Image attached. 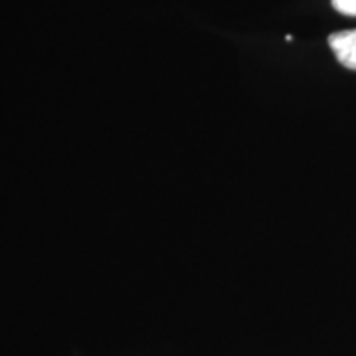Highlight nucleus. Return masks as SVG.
Segmentation results:
<instances>
[{
  "label": "nucleus",
  "instance_id": "obj_1",
  "mask_svg": "<svg viewBox=\"0 0 356 356\" xmlns=\"http://www.w3.org/2000/svg\"><path fill=\"white\" fill-rule=\"evenodd\" d=\"M329 46L344 67L356 72V30H344L332 34L329 36Z\"/></svg>",
  "mask_w": 356,
  "mask_h": 356
},
{
  "label": "nucleus",
  "instance_id": "obj_2",
  "mask_svg": "<svg viewBox=\"0 0 356 356\" xmlns=\"http://www.w3.org/2000/svg\"><path fill=\"white\" fill-rule=\"evenodd\" d=\"M332 6L341 14L356 16V0H332Z\"/></svg>",
  "mask_w": 356,
  "mask_h": 356
}]
</instances>
